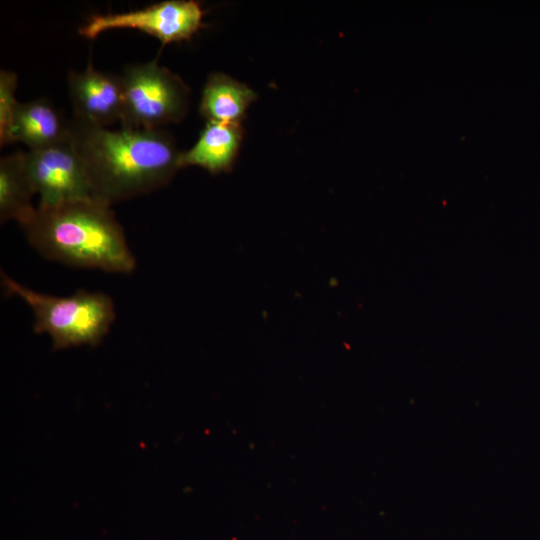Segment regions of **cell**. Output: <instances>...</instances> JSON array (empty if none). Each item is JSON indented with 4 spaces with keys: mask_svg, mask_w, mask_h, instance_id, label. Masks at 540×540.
<instances>
[{
    "mask_svg": "<svg viewBox=\"0 0 540 540\" xmlns=\"http://www.w3.org/2000/svg\"><path fill=\"white\" fill-rule=\"evenodd\" d=\"M69 128L93 198L109 205L155 191L181 169V151L168 131L111 130L75 118Z\"/></svg>",
    "mask_w": 540,
    "mask_h": 540,
    "instance_id": "1",
    "label": "cell"
},
{
    "mask_svg": "<svg viewBox=\"0 0 540 540\" xmlns=\"http://www.w3.org/2000/svg\"><path fill=\"white\" fill-rule=\"evenodd\" d=\"M21 227L28 243L48 260L119 274L136 267L111 205L96 198L37 205Z\"/></svg>",
    "mask_w": 540,
    "mask_h": 540,
    "instance_id": "2",
    "label": "cell"
},
{
    "mask_svg": "<svg viewBox=\"0 0 540 540\" xmlns=\"http://www.w3.org/2000/svg\"><path fill=\"white\" fill-rule=\"evenodd\" d=\"M5 292L17 296L31 309L33 329L48 335L54 349L99 344L116 317L114 302L102 292L79 290L69 296L35 291L1 272Z\"/></svg>",
    "mask_w": 540,
    "mask_h": 540,
    "instance_id": "3",
    "label": "cell"
},
{
    "mask_svg": "<svg viewBox=\"0 0 540 540\" xmlns=\"http://www.w3.org/2000/svg\"><path fill=\"white\" fill-rule=\"evenodd\" d=\"M122 127L157 130L180 122L187 114L190 88L183 79L153 60L125 67Z\"/></svg>",
    "mask_w": 540,
    "mask_h": 540,
    "instance_id": "4",
    "label": "cell"
},
{
    "mask_svg": "<svg viewBox=\"0 0 540 540\" xmlns=\"http://www.w3.org/2000/svg\"><path fill=\"white\" fill-rule=\"evenodd\" d=\"M204 11L194 0H166L143 9L93 15L79 28L88 39L120 28L137 29L156 37L162 45L189 40L204 26Z\"/></svg>",
    "mask_w": 540,
    "mask_h": 540,
    "instance_id": "5",
    "label": "cell"
},
{
    "mask_svg": "<svg viewBox=\"0 0 540 540\" xmlns=\"http://www.w3.org/2000/svg\"><path fill=\"white\" fill-rule=\"evenodd\" d=\"M24 163L41 206L93 198L84 166L68 141L23 153Z\"/></svg>",
    "mask_w": 540,
    "mask_h": 540,
    "instance_id": "6",
    "label": "cell"
},
{
    "mask_svg": "<svg viewBox=\"0 0 540 540\" xmlns=\"http://www.w3.org/2000/svg\"><path fill=\"white\" fill-rule=\"evenodd\" d=\"M67 87L73 118L101 127L121 121L123 92L120 75L98 71L89 64L83 71L69 72Z\"/></svg>",
    "mask_w": 540,
    "mask_h": 540,
    "instance_id": "7",
    "label": "cell"
},
{
    "mask_svg": "<svg viewBox=\"0 0 540 540\" xmlns=\"http://www.w3.org/2000/svg\"><path fill=\"white\" fill-rule=\"evenodd\" d=\"M244 129L241 123L207 122L196 143L181 151L180 168L198 166L212 174L229 171L240 150Z\"/></svg>",
    "mask_w": 540,
    "mask_h": 540,
    "instance_id": "8",
    "label": "cell"
},
{
    "mask_svg": "<svg viewBox=\"0 0 540 540\" xmlns=\"http://www.w3.org/2000/svg\"><path fill=\"white\" fill-rule=\"evenodd\" d=\"M69 122H65L46 99L19 102L13 121V142L25 143L29 150L68 141Z\"/></svg>",
    "mask_w": 540,
    "mask_h": 540,
    "instance_id": "9",
    "label": "cell"
},
{
    "mask_svg": "<svg viewBox=\"0 0 540 540\" xmlns=\"http://www.w3.org/2000/svg\"><path fill=\"white\" fill-rule=\"evenodd\" d=\"M256 99V92L245 83L223 72H213L204 84L199 112L207 122L241 123Z\"/></svg>",
    "mask_w": 540,
    "mask_h": 540,
    "instance_id": "10",
    "label": "cell"
},
{
    "mask_svg": "<svg viewBox=\"0 0 540 540\" xmlns=\"http://www.w3.org/2000/svg\"><path fill=\"white\" fill-rule=\"evenodd\" d=\"M23 151L0 159V221L14 220L22 226L34 213L36 195L28 176Z\"/></svg>",
    "mask_w": 540,
    "mask_h": 540,
    "instance_id": "11",
    "label": "cell"
},
{
    "mask_svg": "<svg viewBox=\"0 0 540 540\" xmlns=\"http://www.w3.org/2000/svg\"><path fill=\"white\" fill-rule=\"evenodd\" d=\"M17 75L9 70L0 71V145L13 142L12 129L18 101L15 98Z\"/></svg>",
    "mask_w": 540,
    "mask_h": 540,
    "instance_id": "12",
    "label": "cell"
}]
</instances>
